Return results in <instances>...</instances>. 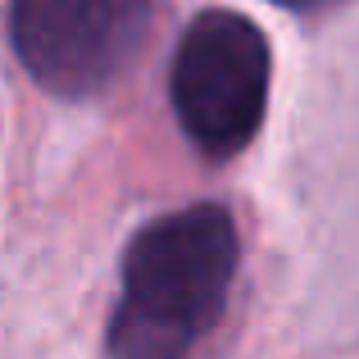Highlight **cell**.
Returning a JSON list of instances; mask_svg holds the SVG:
<instances>
[{
	"mask_svg": "<svg viewBox=\"0 0 359 359\" xmlns=\"http://www.w3.org/2000/svg\"><path fill=\"white\" fill-rule=\"evenodd\" d=\"M269 5H282V9H296V14H314V9H327V5H341V0H269Z\"/></svg>",
	"mask_w": 359,
	"mask_h": 359,
	"instance_id": "obj_4",
	"label": "cell"
},
{
	"mask_svg": "<svg viewBox=\"0 0 359 359\" xmlns=\"http://www.w3.org/2000/svg\"><path fill=\"white\" fill-rule=\"evenodd\" d=\"M155 0H9V46L23 73L60 100H91L137 64Z\"/></svg>",
	"mask_w": 359,
	"mask_h": 359,
	"instance_id": "obj_3",
	"label": "cell"
},
{
	"mask_svg": "<svg viewBox=\"0 0 359 359\" xmlns=\"http://www.w3.org/2000/svg\"><path fill=\"white\" fill-rule=\"evenodd\" d=\"M269 36L237 9H201L168 64V100L182 137L205 159H232L269 114Z\"/></svg>",
	"mask_w": 359,
	"mask_h": 359,
	"instance_id": "obj_2",
	"label": "cell"
},
{
	"mask_svg": "<svg viewBox=\"0 0 359 359\" xmlns=\"http://www.w3.org/2000/svg\"><path fill=\"white\" fill-rule=\"evenodd\" d=\"M241 264L237 219L201 201L137 228L105 327L109 359H187L219 327Z\"/></svg>",
	"mask_w": 359,
	"mask_h": 359,
	"instance_id": "obj_1",
	"label": "cell"
}]
</instances>
